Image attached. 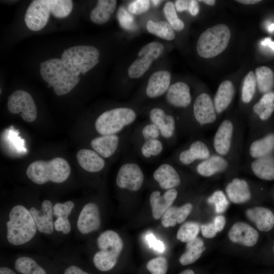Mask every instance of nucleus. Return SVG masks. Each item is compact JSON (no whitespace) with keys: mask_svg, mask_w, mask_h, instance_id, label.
<instances>
[{"mask_svg":"<svg viewBox=\"0 0 274 274\" xmlns=\"http://www.w3.org/2000/svg\"><path fill=\"white\" fill-rule=\"evenodd\" d=\"M251 166L254 174L259 179L274 180V156L271 154L256 159Z\"/></svg>","mask_w":274,"mask_h":274,"instance_id":"30","label":"nucleus"},{"mask_svg":"<svg viewBox=\"0 0 274 274\" xmlns=\"http://www.w3.org/2000/svg\"><path fill=\"white\" fill-rule=\"evenodd\" d=\"M154 179L162 189H175L181 183L180 175L172 164L164 162L160 164L153 174Z\"/></svg>","mask_w":274,"mask_h":274,"instance_id":"18","label":"nucleus"},{"mask_svg":"<svg viewBox=\"0 0 274 274\" xmlns=\"http://www.w3.org/2000/svg\"><path fill=\"white\" fill-rule=\"evenodd\" d=\"M236 1L237 2H239V3H242L245 5H252V4L258 3L260 2L261 1L260 0H237Z\"/></svg>","mask_w":274,"mask_h":274,"instance_id":"56","label":"nucleus"},{"mask_svg":"<svg viewBox=\"0 0 274 274\" xmlns=\"http://www.w3.org/2000/svg\"><path fill=\"white\" fill-rule=\"evenodd\" d=\"M214 224L217 232L221 231L225 225V218L222 215L216 216L214 219Z\"/></svg>","mask_w":274,"mask_h":274,"instance_id":"49","label":"nucleus"},{"mask_svg":"<svg viewBox=\"0 0 274 274\" xmlns=\"http://www.w3.org/2000/svg\"><path fill=\"white\" fill-rule=\"evenodd\" d=\"M51 12L46 0H35L26 10L24 20L32 31H39L47 24Z\"/></svg>","mask_w":274,"mask_h":274,"instance_id":"10","label":"nucleus"},{"mask_svg":"<svg viewBox=\"0 0 274 274\" xmlns=\"http://www.w3.org/2000/svg\"><path fill=\"white\" fill-rule=\"evenodd\" d=\"M199 5L197 1L191 0L189 11L192 16H196L199 12Z\"/></svg>","mask_w":274,"mask_h":274,"instance_id":"53","label":"nucleus"},{"mask_svg":"<svg viewBox=\"0 0 274 274\" xmlns=\"http://www.w3.org/2000/svg\"><path fill=\"white\" fill-rule=\"evenodd\" d=\"M214 104L210 96L206 93L200 94L193 104V114L200 125L212 123L216 119V113Z\"/></svg>","mask_w":274,"mask_h":274,"instance_id":"12","label":"nucleus"},{"mask_svg":"<svg viewBox=\"0 0 274 274\" xmlns=\"http://www.w3.org/2000/svg\"><path fill=\"white\" fill-rule=\"evenodd\" d=\"M117 16L120 24L124 28L127 30H133L136 28L133 17L124 8L121 7L119 9Z\"/></svg>","mask_w":274,"mask_h":274,"instance_id":"44","label":"nucleus"},{"mask_svg":"<svg viewBox=\"0 0 274 274\" xmlns=\"http://www.w3.org/2000/svg\"><path fill=\"white\" fill-rule=\"evenodd\" d=\"M226 192L228 198L235 203L247 202L251 197V192L248 183L244 180L235 178L226 187Z\"/></svg>","mask_w":274,"mask_h":274,"instance_id":"25","label":"nucleus"},{"mask_svg":"<svg viewBox=\"0 0 274 274\" xmlns=\"http://www.w3.org/2000/svg\"><path fill=\"white\" fill-rule=\"evenodd\" d=\"M256 84L261 93L270 91L273 86L274 75L272 71L266 66H258L255 69Z\"/></svg>","mask_w":274,"mask_h":274,"instance_id":"34","label":"nucleus"},{"mask_svg":"<svg viewBox=\"0 0 274 274\" xmlns=\"http://www.w3.org/2000/svg\"><path fill=\"white\" fill-rule=\"evenodd\" d=\"M274 111V102L271 103L263 112L258 116L262 120L268 119Z\"/></svg>","mask_w":274,"mask_h":274,"instance_id":"52","label":"nucleus"},{"mask_svg":"<svg viewBox=\"0 0 274 274\" xmlns=\"http://www.w3.org/2000/svg\"><path fill=\"white\" fill-rule=\"evenodd\" d=\"M136 118V112L131 108H115L107 110L98 116L94 127L100 135L118 134L132 125Z\"/></svg>","mask_w":274,"mask_h":274,"instance_id":"4","label":"nucleus"},{"mask_svg":"<svg viewBox=\"0 0 274 274\" xmlns=\"http://www.w3.org/2000/svg\"><path fill=\"white\" fill-rule=\"evenodd\" d=\"M96 243L98 250L93 257L95 267L101 271L112 269L117 263L123 249L122 239L115 231L107 230L99 235Z\"/></svg>","mask_w":274,"mask_h":274,"instance_id":"3","label":"nucleus"},{"mask_svg":"<svg viewBox=\"0 0 274 274\" xmlns=\"http://www.w3.org/2000/svg\"><path fill=\"white\" fill-rule=\"evenodd\" d=\"M274 150V133L253 142L250 145L249 153L255 159L271 155Z\"/></svg>","mask_w":274,"mask_h":274,"instance_id":"32","label":"nucleus"},{"mask_svg":"<svg viewBox=\"0 0 274 274\" xmlns=\"http://www.w3.org/2000/svg\"><path fill=\"white\" fill-rule=\"evenodd\" d=\"M146 240L150 248H153L154 250L162 253L165 250V245L163 242L156 239L154 235L152 233H148L146 236Z\"/></svg>","mask_w":274,"mask_h":274,"instance_id":"46","label":"nucleus"},{"mask_svg":"<svg viewBox=\"0 0 274 274\" xmlns=\"http://www.w3.org/2000/svg\"><path fill=\"white\" fill-rule=\"evenodd\" d=\"M139 135L142 142L161 138L158 128L151 122L144 125L140 129Z\"/></svg>","mask_w":274,"mask_h":274,"instance_id":"43","label":"nucleus"},{"mask_svg":"<svg viewBox=\"0 0 274 274\" xmlns=\"http://www.w3.org/2000/svg\"><path fill=\"white\" fill-rule=\"evenodd\" d=\"M144 174L136 162L128 160L120 167L116 178L117 186L131 192L139 191L144 182Z\"/></svg>","mask_w":274,"mask_h":274,"instance_id":"7","label":"nucleus"},{"mask_svg":"<svg viewBox=\"0 0 274 274\" xmlns=\"http://www.w3.org/2000/svg\"><path fill=\"white\" fill-rule=\"evenodd\" d=\"M246 213L260 231H268L274 227V214L268 209L257 207L247 210Z\"/></svg>","mask_w":274,"mask_h":274,"instance_id":"23","label":"nucleus"},{"mask_svg":"<svg viewBox=\"0 0 274 274\" xmlns=\"http://www.w3.org/2000/svg\"><path fill=\"white\" fill-rule=\"evenodd\" d=\"M179 274H195V272L191 269H187L182 271Z\"/></svg>","mask_w":274,"mask_h":274,"instance_id":"58","label":"nucleus"},{"mask_svg":"<svg viewBox=\"0 0 274 274\" xmlns=\"http://www.w3.org/2000/svg\"><path fill=\"white\" fill-rule=\"evenodd\" d=\"M163 11L168 22L174 30L180 31L184 28L183 22L178 17L173 2H166L163 8Z\"/></svg>","mask_w":274,"mask_h":274,"instance_id":"40","label":"nucleus"},{"mask_svg":"<svg viewBox=\"0 0 274 274\" xmlns=\"http://www.w3.org/2000/svg\"><path fill=\"white\" fill-rule=\"evenodd\" d=\"M228 237L233 243L247 247H252L257 242L259 234L254 228L248 224L244 222H237L230 229Z\"/></svg>","mask_w":274,"mask_h":274,"instance_id":"17","label":"nucleus"},{"mask_svg":"<svg viewBox=\"0 0 274 274\" xmlns=\"http://www.w3.org/2000/svg\"><path fill=\"white\" fill-rule=\"evenodd\" d=\"M146 267L151 274H166L168 269L166 259L163 257H158L150 260Z\"/></svg>","mask_w":274,"mask_h":274,"instance_id":"41","label":"nucleus"},{"mask_svg":"<svg viewBox=\"0 0 274 274\" xmlns=\"http://www.w3.org/2000/svg\"><path fill=\"white\" fill-rule=\"evenodd\" d=\"M201 231L203 236L208 238L214 237L217 232L213 222L202 225Z\"/></svg>","mask_w":274,"mask_h":274,"instance_id":"47","label":"nucleus"},{"mask_svg":"<svg viewBox=\"0 0 274 274\" xmlns=\"http://www.w3.org/2000/svg\"><path fill=\"white\" fill-rule=\"evenodd\" d=\"M7 108L14 114L21 113L22 118L27 122L34 121L37 117V109L31 95L27 92L18 90L8 97Z\"/></svg>","mask_w":274,"mask_h":274,"instance_id":"8","label":"nucleus"},{"mask_svg":"<svg viewBox=\"0 0 274 274\" xmlns=\"http://www.w3.org/2000/svg\"><path fill=\"white\" fill-rule=\"evenodd\" d=\"M77 159L83 169L91 173L100 172L106 164L104 158L91 149H81L77 154Z\"/></svg>","mask_w":274,"mask_h":274,"instance_id":"22","label":"nucleus"},{"mask_svg":"<svg viewBox=\"0 0 274 274\" xmlns=\"http://www.w3.org/2000/svg\"><path fill=\"white\" fill-rule=\"evenodd\" d=\"M165 99L170 105L177 108H186L191 101L189 86L182 82H176L168 88Z\"/></svg>","mask_w":274,"mask_h":274,"instance_id":"19","label":"nucleus"},{"mask_svg":"<svg viewBox=\"0 0 274 274\" xmlns=\"http://www.w3.org/2000/svg\"><path fill=\"white\" fill-rule=\"evenodd\" d=\"M75 207V203L71 200L56 202L53 205L55 231L60 232L64 235H67L71 232L72 224L69 217Z\"/></svg>","mask_w":274,"mask_h":274,"instance_id":"14","label":"nucleus"},{"mask_svg":"<svg viewBox=\"0 0 274 274\" xmlns=\"http://www.w3.org/2000/svg\"><path fill=\"white\" fill-rule=\"evenodd\" d=\"M150 122L158 128L161 138L164 140H169L175 134L176 124L175 118L167 114L160 108L152 109L149 113Z\"/></svg>","mask_w":274,"mask_h":274,"instance_id":"13","label":"nucleus"},{"mask_svg":"<svg viewBox=\"0 0 274 274\" xmlns=\"http://www.w3.org/2000/svg\"><path fill=\"white\" fill-rule=\"evenodd\" d=\"M0 274H17L14 270L11 268L6 267L2 266L0 268Z\"/></svg>","mask_w":274,"mask_h":274,"instance_id":"55","label":"nucleus"},{"mask_svg":"<svg viewBox=\"0 0 274 274\" xmlns=\"http://www.w3.org/2000/svg\"><path fill=\"white\" fill-rule=\"evenodd\" d=\"M150 1L148 0H136L129 4L128 11L132 14L140 15L148 10Z\"/></svg>","mask_w":274,"mask_h":274,"instance_id":"45","label":"nucleus"},{"mask_svg":"<svg viewBox=\"0 0 274 274\" xmlns=\"http://www.w3.org/2000/svg\"><path fill=\"white\" fill-rule=\"evenodd\" d=\"M261 44L263 46H268L269 48L274 51V42L272 41L270 38H265Z\"/></svg>","mask_w":274,"mask_h":274,"instance_id":"54","label":"nucleus"},{"mask_svg":"<svg viewBox=\"0 0 274 274\" xmlns=\"http://www.w3.org/2000/svg\"><path fill=\"white\" fill-rule=\"evenodd\" d=\"M154 6H157L162 1L154 0L151 1Z\"/></svg>","mask_w":274,"mask_h":274,"instance_id":"60","label":"nucleus"},{"mask_svg":"<svg viewBox=\"0 0 274 274\" xmlns=\"http://www.w3.org/2000/svg\"><path fill=\"white\" fill-rule=\"evenodd\" d=\"M261 105H268L274 102V92L269 91L265 93L258 101Z\"/></svg>","mask_w":274,"mask_h":274,"instance_id":"51","label":"nucleus"},{"mask_svg":"<svg viewBox=\"0 0 274 274\" xmlns=\"http://www.w3.org/2000/svg\"><path fill=\"white\" fill-rule=\"evenodd\" d=\"M209 203L215 205L217 213H222L227 208L229 202L221 191H215L208 199Z\"/></svg>","mask_w":274,"mask_h":274,"instance_id":"42","label":"nucleus"},{"mask_svg":"<svg viewBox=\"0 0 274 274\" xmlns=\"http://www.w3.org/2000/svg\"><path fill=\"white\" fill-rule=\"evenodd\" d=\"M268 30L269 32H272L274 31V23H271L268 27Z\"/></svg>","mask_w":274,"mask_h":274,"instance_id":"59","label":"nucleus"},{"mask_svg":"<svg viewBox=\"0 0 274 274\" xmlns=\"http://www.w3.org/2000/svg\"><path fill=\"white\" fill-rule=\"evenodd\" d=\"M256 86V77L253 71H250L244 78L242 91V99L245 103H249L253 98Z\"/></svg>","mask_w":274,"mask_h":274,"instance_id":"39","label":"nucleus"},{"mask_svg":"<svg viewBox=\"0 0 274 274\" xmlns=\"http://www.w3.org/2000/svg\"><path fill=\"white\" fill-rule=\"evenodd\" d=\"M71 173L68 162L61 157H55L49 161L37 160L27 167V178L37 185L48 182L60 184L65 182Z\"/></svg>","mask_w":274,"mask_h":274,"instance_id":"2","label":"nucleus"},{"mask_svg":"<svg viewBox=\"0 0 274 274\" xmlns=\"http://www.w3.org/2000/svg\"><path fill=\"white\" fill-rule=\"evenodd\" d=\"M233 130L232 122L224 120L219 126L214 138L213 145L216 152L224 156L229 151Z\"/></svg>","mask_w":274,"mask_h":274,"instance_id":"21","label":"nucleus"},{"mask_svg":"<svg viewBox=\"0 0 274 274\" xmlns=\"http://www.w3.org/2000/svg\"><path fill=\"white\" fill-rule=\"evenodd\" d=\"M117 5L115 0H98L90 14L91 20L97 24H102L110 19Z\"/></svg>","mask_w":274,"mask_h":274,"instance_id":"29","label":"nucleus"},{"mask_svg":"<svg viewBox=\"0 0 274 274\" xmlns=\"http://www.w3.org/2000/svg\"><path fill=\"white\" fill-rule=\"evenodd\" d=\"M15 270L21 274H47L44 268L33 258L28 256H21L14 263Z\"/></svg>","mask_w":274,"mask_h":274,"instance_id":"33","label":"nucleus"},{"mask_svg":"<svg viewBox=\"0 0 274 274\" xmlns=\"http://www.w3.org/2000/svg\"><path fill=\"white\" fill-rule=\"evenodd\" d=\"M273 250H274V246H273Z\"/></svg>","mask_w":274,"mask_h":274,"instance_id":"62","label":"nucleus"},{"mask_svg":"<svg viewBox=\"0 0 274 274\" xmlns=\"http://www.w3.org/2000/svg\"><path fill=\"white\" fill-rule=\"evenodd\" d=\"M53 205L51 200L45 199L42 202L40 208L35 206L28 208L38 231L43 234L51 235L55 232Z\"/></svg>","mask_w":274,"mask_h":274,"instance_id":"11","label":"nucleus"},{"mask_svg":"<svg viewBox=\"0 0 274 274\" xmlns=\"http://www.w3.org/2000/svg\"><path fill=\"white\" fill-rule=\"evenodd\" d=\"M170 74L166 71L154 72L150 77L146 89L147 96L151 98L160 97L169 87Z\"/></svg>","mask_w":274,"mask_h":274,"instance_id":"20","label":"nucleus"},{"mask_svg":"<svg viewBox=\"0 0 274 274\" xmlns=\"http://www.w3.org/2000/svg\"><path fill=\"white\" fill-rule=\"evenodd\" d=\"M147 29L150 33L167 41L173 40L176 36L174 29L168 22L165 21L154 22L149 20Z\"/></svg>","mask_w":274,"mask_h":274,"instance_id":"35","label":"nucleus"},{"mask_svg":"<svg viewBox=\"0 0 274 274\" xmlns=\"http://www.w3.org/2000/svg\"><path fill=\"white\" fill-rule=\"evenodd\" d=\"M163 149V143L160 138L143 141L139 147L141 156L147 159L159 156Z\"/></svg>","mask_w":274,"mask_h":274,"instance_id":"36","label":"nucleus"},{"mask_svg":"<svg viewBox=\"0 0 274 274\" xmlns=\"http://www.w3.org/2000/svg\"><path fill=\"white\" fill-rule=\"evenodd\" d=\"M230 36V30L224 24H219L208 28L198 39L197 53L204 58H211L219 55L227 48Z\"/></svg>","mask_w":274,"mask_h":274,"instance_id":"5","label":"nucleus"},{"mask_svg":"<svg viewBox=\"0 0 274 274\" xmlns=\"http://www.w3.org/2000/svg\"><path fill=\"white\" fill-rule=\"evenodd\" d=\"M52 87V86H51V84H48L47 85V87L50 88V87Z\"/></svg>","mask_w":274,"mask_h":274,"instance_id":"61","label":"nucleus"},{"mask_svg":"<svg viewBox=\"0 0 274 274\" xmlns=\"http://www.w3.org/2000/svg\"><path fill=\"white\" fill-rule=\"evenodd\" d=\"M227 166V161L221 156L213 155L198 164L196 169L200 175L210 177L224 170Z\"/></svg>","mask_w":274,"mask_h":274,"instance_id":"28","label":"nucleus"},{"mask_svg":"<svg viewBox=\"0 0 274 274\" xmlns=\"http://www.w3.org/2000/svg\"><path fill=\"white\" fill-rule=\"evenodd\" d=\"M199 2H203L209 5L213 6L215 5L216 3V1L214 0H203V1H199Z\"/></svg>","mask_w":274,"mask_h":274,"instance_id":"57","label":"nucleus"},{"mask_svg":"<svg viewBox=\"0 0 274 274\" xmlns=\"http://www.w3.org/2000/svg\"><path fill=\"white\" fill-rule=\"evenodd\" d=\"M199 231V226L194 222H187L179 228L177 238L183 243H188L197 237Z\"/></svg>","mask_w":274,"mask_h":274,"instance_id":"38","label":"nucleus"},{"mask_svg":"<svg viewBox=\"0 0 274 274\" xmlns=\"http://www.w3.org/2000/svg\"><path fill=\"white\" fill-rule=\"evenodd\" d=\"M234 94V88L229 80L222 82L219 85L214 100L216 112L221 113L229 106Z\"/></svg>","mask_w":274,"mask_h":274,"instance_id":"27","label":"nucleus"},{"mask_svg":"<svg viewBox=\"0 0 274 274\" xmlns=\"http://www.w3.org/2000/svg\"><path fill=\"white\" fill-rule=\"evenodd\" d=\"M191 0H178L175 4L176 11L182 12L184 11L189 10Z\"/></svg>","mask_w":274,"mask_h":274,"instance_id":"48","label":"nucleus"},{"mask_svg":"<svg viewBox=\"0 0 274 274\" xmlns=\"http://www.w3.org/2000/svg\"><path fill=\"white\" fill-rule=\"evenodd\" d=\"M101 225L99 209L94 202L85 204L77 218L76 227L81 235H87L98 230Z\"/></svg>","mask_w":274,"mask_h":274,"instance_id":"9","label":"nucleus"},{"mask_svg":"<svg viewBox=\"0 0 274 274\" xmlns=\"http://www.w3.org/2000/svg\"><path fill=\"white\" fill-rule=\"evenodd\" d=\"M122 139L118 134L100 135L90 141V146L103 158L112 157L120 148Z\"/></svg>","mask_w":274,"mask_h":274,"instance_id":"16","label":"nucleus"},{"mask_svg":"<svg viewBox=\"0 0 274 274\" xmlns=\"http://www.w3.org/2000/svg\"><path fill=\"white\" fill-rule=\"evenodd\" d=\"M210 156V151L202 141L192 142L189 148L183 150L179 155V160L183 165H189L197 160H205Z\"/></svg>","mask_w":274,"mask_h":274,"instance_id":"24","label":"nucleus"},{"mask_svg":"<svg viewBox=\"0 0 274 274\" xmlns=\"http://www.w3.org/2000/svg\"><path fill=\"white\" fill-rule=\"evenodd\" d=\"M203 245V241L198 237L187 243L186 251L181 255L179 259L180 264L187 265L194 263L206 250Z\"/></svg>","mask_w":274,"mask_h":274,"instance_id":"31","label":"nucleus"},{"mask_svg":"<svg viewBox=\"0 0 274 274\" xmlns=\"http://www.w3.org/2000/svg\"><path fill=\"white\" fill-rule=\"evenodd\" d=\"M4 226L6 240L14 247L27 244L39 232L28 208L20 204H15L8 210Z\"/></svg>","mask_w":274,"mask_h":274,"instance_id":"1","label":"nucleus"},{"mask_svg":"<svg viewBox=\"0 0 274 274\" xmlns=\"http://www.w3.org/2000/svg\"><path fill=\"white\" fill-rule=\"evenodd\" d=\"M51 13L55 17H65L71 13L73 2L71 0H46Z\"/></svg>","mask_w":274,"mask_h":274,"instance_id":"37","label":"nucleus"},{"mask_svg":"<svg viewBox=\"0 0 274 274\" xmlns=\"http://www.w3.org/2000/svg\"><path fill=\"white\" fill-rule=\"evenodd\" d=\"M63 274H89L79 267L72 265L65 268Z\"/></svg>","mask_w":274,"mask_h":274,"instance_id":"50","label":"nucleus"},{"mask_svg":"<svg viewBox=\"0 0 274 274\" xmlns=\"http://www.w3.org/2000/svg\"><path fill=\"white\" fill-rule=\"evenodd\" d=\"M164 50L163 45L158 42H153L144 46L138 52V57L128 69L131 78H139L149 68L153 61L157 59Z\"/></svg>","mask_w":274,"mask_h":274,"instance_id":"6","label":"nucleus"},{"mask_svg":"<svg viewBox=\"0 0 274 274\" xmlns=\"http://www.w3.org/2000/svg\"><path fill=\"white\" fill-rule=\"evenodd\" d=\"M177 195L178 192L176 189L166 190L162 195H161L159 191H153L150 194L149 200L154 219L158 220L162 218L171 207Z\"/></svg>","mask_w":274,"mask_h":274,"instance_id":"15","label":"nucleus"},{"mask_svg":"<svg viewBox=\"0 0 274 274\" xmlns=\"http://www.w3.org/2000/svg\"><path fill=\"white\" fill-rule=\"evenodd\" d=\"M192 209V205L190 203H187L181 207L171 206L161 218L162 225L167 228L183 223Z\"/></svg>","mask_w":274,"mask_h":274,"instance_id":"26","label":"nucleus"}]
</instances>
